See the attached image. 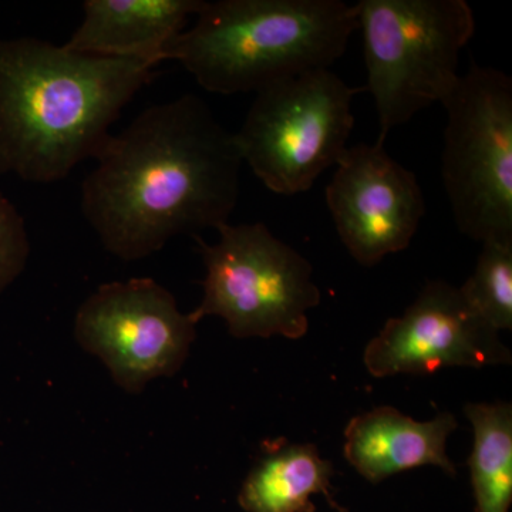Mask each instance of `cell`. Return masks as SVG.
<instances>
[{
  "mask_svg": "<svg viewBox=\"0 0 512 512\" xmlns=\"http://www.w3.org/2000/svg\"><path fill=\"white\" fill-rule=\"evenodd\" d=\"M94 160L82 212L104 249L123 261L229 224L237 207L244 164L237 138L195 94L148 107Z\"/></svg>",
  "mask_w": 512,
  "mask_h": 512,
  "instance_id": "cell-1",
  "label": "cell"
},
{
  "mask_svg": "<svg viewBox=\"0 0 512 512\" xmlns=\"http://www.w3.org/2000/svg\"><path fill=\"white\" fill-rule=\"evenodd\" d=\"M156 67L82 55L33 37L0 40V175L64 180L96 158Z\"/></svg>",
  "mask_w": 512,
  "mask_h": 512,
  "instance_id": "cell-2",
  "label": "cell"
},
{
  "mask_svg": "<svg viewBox=\"0 0 512 512\" xmlns=\"http://www.w3.org/2000/svg\"><path fill=\"white\" fill-rule=\"evenodd\" d=\"M359 29L357 5L342 0L205 2L171 47L202 89L259 92L269 84L330 69Z\"/></svg>",
  "mask_w": 512,
  "mask_h": 512,
  "instance_id": "cell-3",
  "label": "cell"
},
{
  "mask_svg": "<svg viewBox=\"0 0 512 512\" xmlns=\"http://www.w3.org/2000/svg\"><path fill=\"white\" fill-rule=\"evenodd\" d=\"M356 5L365 45V89L375 100L379 137L386 138L453 92L476 18L466 0H362Z\"/></svg>",
  "mask_w": 512,
  "mask_h": 512,
  "instance_id": "cell-4",
  "label": "cell"
},
{
  "mask_svg": "<svg viewBox=\"0 0 512 512\" xmlns=\"http://www.w3.org/2000/svg\"><path fill=\"white\" fill-rule=\"evenodd\" d=\"M217 231L220 239L212 245L194 237L207 275L191 319L198 325L220 316L237 339H302L308 312L320 303L311 262L262 222L225 224Z\"/></svg>",
  "mask_w": 512,
  "mask_h": 512,
  "instance_id": "cell-5",
  "label": "cell"
},
{
  "mask_svg": "<svg viewBox=\"0 0 512 512\" xmlns=\"http://www.w3.org/2000/svg\"><path fill=\"white\" fill-rule=\"evenodd\" d=\"M363 92L365 87L349 86L330 69L269 84L256 92L235 133L242 161L275 194L311 190L348 150L353 100Z\"/></svg>",
  "mask_w": 512,
  "mask_h": 512,
  "instance_id": "cell-6",
  "label": "cell"
},
{
  "mask_svg": "<svg viewBox=\"0 0 512 512\" xmlns=\"http://www.w3.org/2000/svg\"><path fill=\"white\" fill-rule=\"evenodd\" d=\"M441 174L458 231L512 239V79L471 62L443 101Z\"/></svg>",
  "mask_w": 512,
  "mask_h": 512,
  "instance_id": "cell-7",
  "label": "cell"
},
{
  "mask_svg": "<svg viewBox=\"0 0 512 512\" xmlns=\"http://www.w3.org/2000/svg\"><path fill=\"white\" fill-rule=\"evenodd\" d=\"M195 328L190 313L181 312L174 296L151 278L101 285L74 320L79 345L99 357L114 382L131 394L183 367Z\"/></svg>",
  "mask_w": 512,
  "mask_h": 512,
  "instance_id": "cell-8",
  "label": "cell"
},
{
  "mask_svg": "<svg viewBox=\"0 0 512 512\" xmlns=\"http://www.w3.org/2000/svg\"><path fill=\"white\" fill-rule=\"evenodd\" d=\"M375 144L348 147L326 187V205L342 244L357 264L372 268L409 247L426 200L416 175Z\"/></svg>",
  "mask_w": 512,
  "mask_h": 512,
  "instance_id": "cell-9",
  "label": "cell"
},
{
  "mask_svg": "<svg viewBox=\"0 0 512 512\" xmlns=\"http://www.w3.org/2000/svg\"><path fill=\"white\" fill-rule=\"evenodd\" d=\"M363 362L375 377L431 375L444 367L507 365L511 353L464 301L460 289L430 281L399 318L367 343Z\"/></svg>",
  "mask_w": 512,
  "mask_h": 512,
  "instance_id": "cell-10",
  "label": "cell"
},
{
  "mask_svg": "<svg viewBox=\"0 0 512 512\" xmlns=\"http://www.w3.org/2000/svg\"><path fill=\"white\" fill-rule=\"evenodd\" d=\"M204 5L202 0H86L82 23L63 46L157 67Z\"/></svg>",
  "mask_w": 512,
  "mask_h": 512,
  "instance_id": "cell-11",
  "label": "cell"
},
{
  "mask_svg": "<svg viewBox=\"0 0 512 512\" xmlns=\"http://www.w3.org/2000/svg\"><path fill=\"white\" fill-rule=\"evenodd\" d=\"M457 427L451 413L416 421L393 407H377L349 421L343 454L350 466L373 484L424 466L439 467L454 477L456 466L447 456L446 446Z\"/></svg>",
  "mask_w": 512,
  "mask_h": 512,
  "instance_id": "cell-12",
  "label": "cell"
},
{
  "mask_svg": "<svg viewBox=\"0 0 512 512\" xmlns=\"http://www.w3.org/2000/svg\"><path fill=\"white\" fill-rule=\"evenodd\" d=\"M333 474V464L320 457L315 444L275 448L249 471L238 503L247 512H315L311 498L323 494L333 508L345 512L330 494Z\"/></svg>",
  "mask_w": 512,
  "mask_h": 512,
  "instance_id": "cell-13",
  "label": "cell"
},
{
  "mask_svg": "<svg viewBox=\"0 0 512 512\" xmlns=\"http://www.w3.org/2000/svg\"><path fill=\"white\" fill-rule=\"evenodd\" d=\"M474 431L468 458L476 512H510L512 503V406L507 402L468 403Z\"/></svg>",
  "mask_w": 512,
  "mask_h": 512,
  "instance_id": "cell-14",
  "label": "cell"
},
{
  "mask_svg": "<svg viewBox=\"0 0 512 512\" xmlns=\"http://www.w3.org/2000/svg\"><path fill=\"white\" fill-rule=\"evenodd\" d=\"M467 305L491 328L512 329V239L483 244L473 275L461 286Z\"/></svg>",
  "mask_w": 512,
  "mask_h": 512,
  "instance_id": "cell-15",
  "label": "cell"
},
{
  "mask_svg": "<svg viewBox=\"0 0 512 512\" xmlns=\"http://www.w3.org/2000/svg\"><path fill=\"white\" fill-rule=\"evenodd\" d=\"M29 252L25 221L0 192V292L22 274L28 264Z\"/></svg>",
  "mask_w": 512,
  "mask_h": 512,
  "instance_id": "cell-16",
  "label": "cell"
}]
</instances>
